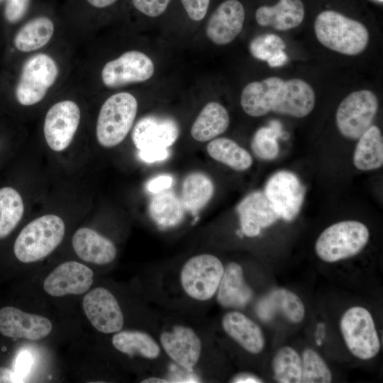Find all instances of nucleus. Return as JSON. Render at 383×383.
Wrapping results in <instances>:
<instances>
[{"label":"nucleus","instance_id":"79ce46f5","mask_svg":"<svg viewBox=\"0 0 383 383\" xmlns=\"http://www.w3.org/2000/svg\"><path fill=\"white\" fill-rule=\"evenodd\" d=\"M234 383H260L263 382L257 375L250 372H241L235 374L231 380Z\"/></svg>","mask_w":383,"mask_h":383},{"label":"nucleus","instance_id":"0eeeda50","mask_svg":"<svg viewBox=\"0 0 383 383\" xmlns=\"http://www.w3.org/2000/svg\"><path fill=\"white\" fill-rule=\"evenodd\" d=\"M59 74L56 62L48 55L39 53L24 63L16 88V98L23 106L40 102L55 84Z\"/></svg>","mask_w":383,"mask_h":383},{"label":"nucleus","instance_id":"49530a36","mask_svg":"<svg viewBox=\"0 0 383 383\" xmlns=\"http://www.w3.org/2000/svg\"><path fill=\"white\" fill-rule=\"evenodd\" d=\"M377 1H379V2H382V1H383V0H377Z\"/></svg>","mask_w":383,"mask_h":383},{"label":"nucleus","instance_id":"39448f33","mask_svg":"<svg viewBox=\"0 0 383 383\" xmlns=\"http://www.w3.org/2000/svg\"><path fill=\"white\" fill-rule=\"evenodd\" d=\"M367 226L357 221H343L325 229L318 238L315 250L326 262H335L360 252L369 241Z\"/></svg>","mask_w":383,"mask_h":383},{"label":"nucleus","instance_id":"412c9836","mask_svg":"<svg viewBox=\"0 0 383 383\" xmlns=\"http://www.w3.org/2000/svg\"><path fill=\"white\" fill-rule=\"evenodd\" d=\"M305 9L301 0H279L274 6H261L255 13L257 24L278 30L298 27L303 21Z\"/></svg>","mask_w":383,"mask_h":383},{"label":"nucleus","instance_id":"cd10ccee","mask_svg":"<svg viewBox=\"0 0 383 383\" xmlns=\"http://www.w3.org/2000/svg\"><path fill=\"white\" fill-rule=\"evenodd\" d=\"M53 22L39 16L28 21L16 34L13 44L17 50L28 52L45 46L54 33Z\"/></svg>","mask_w":383,"mask_h":383},{"label":"nucleus","instance_id":"9b49d317","mask_svg":"<svg viewBox=\"0 0 383 383\" xmlns=\"http://www.w3.org/2000/svg\"><path fill=\"white\" fill-rule=\"evenodd\" d=\"M154 71V63L146 54L130 50L104 66L101 79L106 87L116 88L145 82L152 77Z\"/></svg>","mask_w":383,"mask_h":383},{"label":"nucleus","instance_id":"e433bc0d","mask_svg":"<svg viewBox=\"0 0 383 383\" xmlns=\"http://www.w3.org/2000/svg\"><path fill=\"white\" fill-rule=\"evenodd\" d=\"M172 0H131L133 7L148 18H157L169 9Z\"/></svg>","mask_w":383,"mask_h":383},{"label":"nucleus","instance_id":"a878e982","mask_svg":"<svg viewBox=\"0 0 383 383\" xmlns=\"http://www.w3.org/2000/svg\"><path fill=\"white\" fill-rule=\"evenodd\" d=\"M353 162L360 170L368 171L383 165V138L380 129L371 126L359 138Z\"/></svg>","mask_w":383,"mask_h":383},{"label":"nucleus","instance_id":"473e14b6","mask_svg":"<svg viewBox=\"0 0 383 383\" xmlns=\"http://www.w3.org/2000/svg\"><path fill=\"white\" fill-rule=\"evenodd\" d=\"M284 41L278 35L265 33L255 37L249 43V51L256 59L265 61L271 67L284 65L288 56L284 51Z\"/></svg>","mask_w":383,"mask_h":383},{"label":"nucleus","instance_id":"c85d7f7f","mask_svg":"<svg viewBox=\"0 0 383 383\" xmlns=\"http://www.w3.org/2000/svg\"><path fill=\"white\" fill-rule=\"evenodd\" d=\"M206 150L213 160L236 171L247 170L252 164L250 154L228 138L211 140L206 146Z\"/></svg>","mask_w":383,"mask_h":383},{"label":"nucleus","instance_id":"a211bd4d","mask_svg":"<svg viewBox=\"0 0 383 383\" xmlns=\"http://www.w3.org/2000/svg\"><path fill=\"white\" fill-rule=\"evenodd\" d=\"M160 343L167 355L181 367L192 370L201 353V341L194 331L177 325L160 335Z\"/></svg>","mask_w":383,"mask_h":383},{"label":"nucleus","instance_id":"58836bf2","mask_svg":"<svg viewBox=\"0 0 383 383\" xmlns=\"http://www.w3.org/2000/svg\"><path fill=\"white\" fill-rule=\"evenodd\" d=\"M30 0H6L4 16L10 23H16L26 15Z\"/></svg>","mask_w":383,"mask_h":383},{"label":"nucleus","instance_id":"72a5a7b5","mask_svg":"<svg viewBox=\"0 0 383 383\" xmlns=\"http://www.w3.org/2000/svg\"><path fill=\"white\" fill-rule=\"evenodd\" d=\"M274 377L279 383H300L301 380V358L289 346L277 350L272 361Z\"/></svg>","mask_w":383,"mask_h":383},{"label":"nucleus","instance_id":"20e7f679","mask_svg":"<svg viewBox=\"0 0 383 383\" xmlns=\"http://www.w3.org/2000/svg\"><path fill=\"white\" fill-rule=\"evenodd\" d=\"M138 110V102L128 92L109 97L101 106L96 122L98 143L104 148L120 144L131 131Z\"/></svg>","mask_w":383,"mask_h":383},{"label":"nucleus","instance_id":"6ab92c4d","mask_svg":"<svg viewBox=\"0 0 383 383\" xmlns=\"http://www.w3.org/2000/svg\"><path fill=\"white\" fill-rule=\"evenodd\" d=\"M241 228L248 237L257 235L261 229L280 218L265 192H255L245 196L238 205Z\"/></svg>","mask_w":383,"mask_h":383},{"label":"nucleus","instance_id":"2f4dec72","mask_svg":"<svg viewBox=\"0 0 383 383\" xmlns=\"http://www.w3.org/2000/svg\"><path fill=\"white\" fill-rule=\"evenodd\" d=\"M23 213L24 204L19 192L11 187L0 188V240L12 233Z\"/></svg>","mask_w":383,"mask_h":383},{"label":"nucleus","instance_id":"ea45409f","mask_svg":"<svg viewBox=\"0 0 383 383\" xmlns=\"http://www.w3.org/2000/svg\"><path fill=\"white\" fill-rule=\"evenodd\" d=\"M172 178L169 175H161L151 179L147 184V189L153 194L168 189L172 185Z\"/></svg>","mask_w":383,"mask_h":383},{"label":"nucleus","instance_id":"4be33fe9","mask_svg":"<svg viewBox=\"0 0 383 383\" xmlns=\"http://www.w3.org/2000/svg\"><path fill=\"white\" fill-rule=\"evenodd\" d=\"M217 301L224 308H243L252 297V291L247 284L242 267L234 262L224 267L217 289Z\"/></svg>","mask_w":383,"mask_h":383},{"label":"nucleus","instance_id":"393cba45","mask_svg":"<svg viewBox=\"0 0 383 383\" xmlns=\"http://www.w3.org/2000/svg\"><path fill=\"white\" fill-rule=\"evenodd\" d=\"M230 116L220 103L210 101L200 111L191 128L192 138L199 142L211 140L228 128Z\"/></svg>","mask_w":383,"mask_h":383},{"label":"nucleus","instance_id":"423d86ee","mask_svg":"<svg viewBox=\"0 0 383 383\" xmlns=\"http://www.w3.org/2000/svg\"><path fill=\"white\" fill-rule=\"evenodd\" d=\"M340 328L350 352L361 360L375 357L380 350V340L374 321L368 310L353 306L342 316Z\"/></svg>","mask_w":383,"mask_h":383},{"label":"nucleus","instance_id":"7c9ffc66","mask_svg":"<svg viewBox=\"0 0 383 383\" xmlns=\"http://www.w3.org/2000/svg\"><path fill=\"white\" fill-rule=\"evenodd\" d=\"M184 211L180 199L167 189L155 194L149 206L151 218L162 228L178 224L183 218Z\"/></svg>","mask_w":383,"mask_h":383},{"label":"nucleus","instance_id":"c03bdc74","mask_svg":"<svg viewBox=\"0 0 383 383\" xmlns=\"http://www.w3.org/2000/svg\"><path fill=\"white\" fill-rule=\"evenodd\" d=\"M92 6L104 9L114 4L118 0H87Z\"/></svg>","mask_w":383,"mask_h":383},{"label":"nucleus","instance_id":"37998d69","mask_svg":"<svg viewBox=\"0 0 383 383\" xmlns=\"http://www.w3.org/2000/svg\"><path fill=\"white\" fill-rule=\"evenodd\" d=\"M21 382L16 373L11 369L0 366V383H11Z\"/></svg>","mask_w":383,"mask_h":383},{"label":"nucleus","instance_id":"f3484780","mask_svg":"<svg viewBox=\"0 0 383 383\" xmlns=\"http://www.w3.org/2000/svg\"><path fill=\"white\" fill-rule=\"evenodd\" d=\"M52 329L46 317L25 312L14 306L0 309V333L8 338L38 340Z\"/></svg>","mask_w":383,"mask_h":383},{"label":"nucleus","instance_id":"f704fd0d","mask_svg":"<svg viewBox=\"0 0 383 383\" xmlns=\"http://www.w3.org/2000/svg\"><path fill=\"white\" fill-rule=\"evenodd\" d=\"M332 373L323 357L314 350L306 348L301 357V383H328Z\"/></svg>","mask_w":383,"mask_h":383},{"label":"nucleus","instance_id":"c9c22d12","mask_svg":"<svg viewBox=\"0 0 383 383\" xmlns=\"http://www.w3.org/2000/svg\"><path fill=\"white\" fill-rule=\"evenodd\" d=\"M279 125V123L273 121L271 126L262 127L255 132L251 141V148L257 157L271 160L278 155L277 138L281 130Z\"/></svg>","mask_w":383,"mask_h":383},{"label":"nucleus","instance_id":"ddd939ff","mask_svg":"<svg viewBox=\"0 0 383 383\" xmlns=\"http://www.w3.org/2000/svg\"><path fill=\"white\" fill-rule=\"evenodd\" d=\"M179 134V129L174 119L148 116L135 125L132 140L139 155H147L168 151Z\"/></svg>","mask_w":383,"mask_h":383},{"label":"nucleus","instance_id":"4c0bfd02","mask_svg":"<svg viewBox=\"0 0 383 383\" xmlns=\"http://www.w3.org/2000/svg\"><path fill=\"white\" fill-rule=\"evenodd\" d=\"M181 8L187 16L194 22L206 18L211 0H179Z\"/></svg>","mask_w":383,"mask_h":383},{"label":"nucleus","instance_id":"f8f14e48","mask_svg":"<svg viewBox=\"0 0 383 383\" xmlns=\"http://www.w3.org/2000/svg\"><path fill=\"white\" fill-rule=\"evenodd\" d=\"M306 189L298 177L288 171H279L267 181L265 194L280 218L292 221L299 213Z\"/></svg>","mask_w":383,"mask_h":383},{"label":"nucleus","instance_id":"6e6552de","mask_svg":"<svg viewBox=\"0 0 383 383\" xmlns=\"http://www.w3.org/2000/svg\"><path fill=\"white\" fill-rule=\"evenodd\" d=\"M378 108L379 100L373 91L361 89L350 93L336 111L338 131L345 138L358 139L372 126Z\"/></svg>","mask_w":383,"mask_h":383},{"label":"nucleus","instance_id":"a19ab883","mask_svg":"<svg viewBox=\"0 0 383 383\" xmlns=\"http://www.w3.org/2000/svg\"><path fill=\"white\" fill-rule=\"evenodd\" d=\"M32 363V356L28 352L21 353L16 364V374L21 381V378L25 377L27 372L29 371L30 367H31Z\"/></svg>","mask_w":383,"mask_h":383},{"label":"nucleus","instance_id":"a18cd8bd","mask_svg":"<svg viewBox=\"0 0 383 383\" xmlns=\"http://www.w3.org/2000/svg\"><path fill=\"white\" fill-rule=\"evenodd\" d=\"M141 382L142 383H167L169 382V381L163 378L152 377L146 378L143 379Z\"/></svg>","mask_w":383,"mask_h":383},{"label":"nucleus","instance_id":"4468645a","mask_svg":"<svg viewBox=\"0 0 383 383\" xmlns=\"http://www.w3.org/2000/svg\"><path fill=\"white\" fill-rule=\"evenodd\" d=\"M84 311L91 325L99 331L109 334L121 331L123 315L113 294L104 287H96L83 298Z\"/></svg>","mask_w":383,"mask_h":383},{"label":"nucleus","instance_id":"7ed1b4c3","mask_svg":"<svg viewBox=\"0 0 383 383\" xmlns=\"http://www.w3.org/2000/svg\"><path fill=\"white\" fill-rule=\"evenodd\" d=\"M65 233L63 220L54 214L41 216L28 223L17 236L13 252L21 262L30 263L49 255Z\"/></svg>","mask_w":383,"mask_h":383},{"label":"nucleus","instance_id":"2eb2a0df","mask_svg":"<svg viewBox=\"0 0 383 383\" xmlns=\"http://www.w3.org/2000/svg\"><path fill=\"white\" fill-rule=\"evenodd\" d=\"M245 10L239 0H224L210 15L206 26V35L214 44H229L243 30Z\"/></svg>","mask_w":383,"mask_h":383},{"label":"nucleus","instance_id":"aec40b11","mask_svg":"<svg viewBox=\"0 0 383 383\" xmlns=\"http://www.w3.org/2000/svg\"><path fill=\"white\" fill-rule=\"evenodd\" d=\"M72 244L77 255L87 262L104 265L111 262L116 257L114 243L90 228L77 229Z\"/></svg>","mask_w":383,"mask_h":383},{"label":"nucleus","instance_id":"f257e3e1","mask_svg":"<svg viewBox=\"0 0 383 383\" xmlns=\"http://www.w3.org/2000/svg\"><path fill=\"white\" fill-rule=\"evenodd\" d=\"M316 95L306 82L270 77L252 82L243 89L240 105L249 116L260 117L270 112L295 118L308 116L313 109Z\"/></svg>","mask_w":383,"mask_h":383},{"label":"nucleus","instance_id":"5701e85b","mask_svg":"<svg viewBox=\"0 0 383 383\" xmlns=\"http://www.w3.org/2000/svg\"><path fill=\"white\" fill-rule=\"evenodd\" d=\"M222 326L225 332L243 348L252 354L262 351L265 345L260 327L250 318L238 311L224 315Z\"/></svg>","mask_w":383,"mask_h":383},{"label":"nucleus","instance_id":"c756f323","mask_svg":"<svg viewBox=\"0 0 383 383\" xmlns=\"http://www.w3.org/2000/svg\"><path fill=\"white\" fill-rule=\"evenodd\" d=\"M112 344L117 350L129 356L138 355L155 359L160 353V348L155 339L140 331H119L113 336Z\"/></svg>","mask_w":383,"mask_h":383},{"label":"nucleus","instance_id":"dca6fc26","mask_svg":"<svg viewBox=\"0 0 383 383\" xmlns=\"http://www.w3.org/2000/svg\"><path fill=\"white\" fill-rule=\"evenodd\" d=\"M94 281V272L87 266L75 261L62 263L43 282L44 290L52 296L79 295L87 292Z\"/></svg>","mask_w":383,"mask_h":383},{"label":"nucleus","instance_id":"b1692460","mask_svg":"<svg viewBox=\"0 0 383 383\" xmlns=\"http://www.w3.org/2000/svg\"><path fill=\"white\" fill-rule=\"evenodd\" d=\"M257 313L265 320L272 318L277 313H280L288 321L297 323L304 318L305 307L296 294L287 289L278 288L271 291L260 301Z\"/></svg>","mask_w":383,"mask_h":383},{"label":"nucleus","instance_id":"9d476101","mask_svg":"<svg viewBox=\"0 0 383 383\" xmlns=\"http://www.w3.org/2000/svg\"><path fill=\"white\" fill-rule=\"evenodd\" d=\"M81 111L73 101L57 102L48 111L43 125V133L48 147L55 152L67 149L77 131Z\"/></svg>","mask_w":383,"mask_h":383},{"label":"nucleus","instance_id":"bb28decb","mask_svg":"<svg viewBox=\"0 0 383 383\" xmlns=\"http://www.w3.org/2000/svg\"><path fill=\"white\" fill-rule=\"evenodd\" d=\"M213 192L211 179L203 173L194 172L182 183L180 200L184 210L196 213L208 204Z\"/></svg>","mask_w":383,"mask_h":383},{"label":"nucleus","instance_id":"1a4fd4ad","mask_svg":"<svg viewBox=\"0 0 383 383\" xmlns=\"http://www.w3.org/2000/svg\"><path fill=\"white\" fill-rule=\"evenodd\" d=\"M224 267L211 254L196 255L184 265L180 281L186 294L198 301H206L216 293Z\"/></svg>","mask_w":383,"mask_h":383},{"label":"nucleus","instance_id":"f03ea898","mask_svg":"<svg viewBox=\"0 0 383 383\" xmlns=\"http://www.w3.org/2000/svg\"><path fill=\"white\" fill-rule=\"evenodd\" d=\"M314 32L323 46L346 55L360 54L370 40L364 24L332 10L322 11L316 16Z\"/></svg>","mask_w":383,"mask_h":383}]
</instances>
